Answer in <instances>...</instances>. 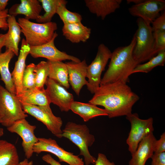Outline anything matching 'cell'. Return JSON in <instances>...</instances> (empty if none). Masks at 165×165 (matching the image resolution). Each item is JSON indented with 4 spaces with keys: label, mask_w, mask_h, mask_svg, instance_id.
<instances>
[{
    "label": "cell",
    "mask_w": 165,
    "mask_h": 165,
    "mask_svg": "<svg viewBox=\"0 0 165 165\" xmlns=\"http://www.w3.org/2000/svg\"><path fill=\"white\" fill-rule=\"evenodd\" d=\"M122 0H85L86 6L90 12L104 20L120 7Z\"/></svg>",
    "instance_id": "19"
},
{
    "label": "cell",
    "mask_w": 165,
    "mask_h": 165,
    "mask_svg": "<svg viewBox=\"0 0 165 165\" xmlns=\"http://www.w3.org/2000/svg\"><path fill=\"white\" fill-rule=\"evenodd\" d=\"M62 32L66 39L72 43H79L85 42L89 38L91 29L79 22L64 24Z\"/></svg>",
    "instance_id": "20"
},
{
    "label": "cell",
    "mask_w": 165,
    "mask_h": 165,
    "mask_svg": "<svg viewBox=\"0 0 165 165\" xmlns=\"http://www.w3.org/2000/svg\"><path fill=\"white\" fill-rule=\"evenodd\" d=\"M165 8V0H147L133 5L128 9V11L132 16L141 18L150 24L160 16V13Z\"/></svg>",
    "instance_id": "13"
},
{
    "label": "cell",
    "mask_w": 165,
    "mask_h": 165,
    "mask_svg": "<svg viewBox=\"0 0 165 165\" xmlns=\"http://www.w3.org/2000/svg\"><path fill=\"white\" fill-rule=\"evenodd\" d=\"M153 34L157 52L165 49V31H156L153 32Z\"/></svg>",
    "instance_id": "32"
},
{
    "label": "cell",
    "mask_w": 165,
    "mask_h": 165,
    "mask_svg": "<svg viewBox=\"0 0 165 165\" xmlns=\"http://www.w3.org/2000/svg\"><path fill=\"white\" fill-rule=\"evenodd\" d=\"M7 128L9 132L16 133L21 138L25 156L28 159L31 158L34 153L33 147L38 141V138L34 134L36 126L30 124L24 119L16 121Z\"/></svg>",
    "instance_id": "11"
},
{
    "label": "cell",
    "mask_w": 165,
    "mask_h": 165,
    "mask_svg": "<svg viewBox=\"0 0 165 165\" xmlns=\"http://www.w3.org/2000/svg\"><path fill=\"white\" fill-rule=\"evenodd\" d=\"M4 134V130L2 128L0 127V138Z\"/></svg>",
    "instance_id": "43"
},
{
    "label": "cell",
    "mask_w": 165,
    "mask_h": 165,
    "mask_svg": "<svg viewBox=\"0 0 165 165\" xmlns=\"http://www.w3.org/2000/svg\"><path fill=\"white\" fill-rule=\"evenodd\" d=\"M139 99L127 83L118 81L100 85L89 102L103 106L111 118L131 114L133 106Z\"/></svg>",
    "instance_id": "1"
},
{
    "label": "cell",
    "mask_w": 165,
    "mask_h": 165,
    "mask_svg": "<svg viewBox=\"0 0 165 165\" xmlns=\"http://www.w3.org/2000/svg\"><path fill=\"white\" fill-rule=\"evenodd\" d=\"M14 55L13 52L8 50L0 53V74L1 80L4 82L6 88L16 95L15 86L9 68V63Z\"/></svg>",
    "instance_id": "24"
},
{
    "label": "cell",
    "mask_w": 165,
    "mask_h": 165,
    "mask_svg": "<svg viewBox=\"0 0 165 165\" xmlns=\"http://www.w3.org/2000/svg\"><path fill=\"white\" fill-rule=\"evenodd\" d=\"M153 31H165V12H163L152 23Z\"/></svg>",
    "instance_id": "33"
},
{
    "label": "cell",
    "mask_w": 165,
    "mask_h": 165,
    "mask_svg": "<svg viewBox=\"0 0 165 165\" xmlns=\"http://www.w3.org/2000/svg\"><path fill=\"white\" fill-rule=\"evenodd\" d=\"M58 35L55 32L52 39L48 42L39 46H30L29 54L34 58L43 57L51 61L69 60L77 62H80L78 58L68 54L57 48L54 44V40Z\"/></svg>",
    "instance_id": "12"
},
{
    "label": "cell",
    "mask_w": 165,
    "mask_h": 165,
    "mask_svg": "<svg viewBox=\"0 0 165 165\" xmlns=\"http://www.w3.org/2000/svg\"><path fill=\"white\" fill-rule=\"evenodd\" d=\"M8 0H0V11L6 9V7L8 4Z\"/></svg>",
    "instance_id": "40"
},
{
    "label": "cell",
    "mask_w": 165,
    "mask_h": 165,
    "mask_svg": "<svg viewBox=\"0 0 165 165\" xmlns=\"http://www.w3.org/2000/svg\"><path fill=\"white\" fill-rule=\"evenodd\" d=\"M156 139L151 133L139 143L136 151L132 154L129 165H145L147 160L154 154V146Z\"/></svg>",
    "instance_id": "17"
},
{
    "label": "cell",
    "mask_w": 165,
    "mask_h": 165,
    "mask_svg": "<svg viewBox=\"0 0 165 165\" xmlns=\"http://www.w3.org/2000/svg\"><path fill=\"white\" fill-rule=\"evenodd\" d=\"M6 38V34L0 33V53H2V47L5 46Z\"/></svg>",
    "instance_id": "39"
},
{
    "label": "cell",
    "mask_w": 165,
    "mask_h": 165,
    "mask_svg": "<svg viewBox=\"0 0 165 165\" xmlns=\"http://www.w3.org/2000/svg\"><path fill=\"white\" fill-rule=\"evenodd\" d=\"M70 110L79 116L85 122L98 116H108L104 109L98 107L97 105L89 103L74 101L71 105Z\"/></svg>",
    "instance_id": "23"
},
{
    "label": "cell",
    "mask_w": 165,
    "mask_h": 165,
    "mask_svg": "<svg viewBox=\"0 0 165 165\" xmlns=\"http://www.w3.org/2000/svg\"><path fill=\"white\" fill-rule=\"evenodd\" d=\"M21 104L39 106H50L51 102L46 89L36 88L24 90L17 97Z\"/></svg>",
    "instance_id": "22"
},
{
    "label": "cell",
    "mask_w": 165,
    "mask_h": 165,
    "mask_svg": "<svg viewBox=\"0 0 165 165\" xmlns=\"http://www.w3.org/2000/svg\"><path fill=\"white\" fill-rule=\"evenodd\" d=\"M62 131L61 138H68L79 148V155L83 156L85 165L94 164L96 159L90 154L88 148L93 145L95 138L94 135L90 133L87 126L69 122Z\"/></svg>",
    "instance_id": "3"
},
{
    "label": "cell",
    "mask_w": 165,
    "mask_h": 165,
    "mask_svg": "<svg viewBox=\"0 0 165 165\" xmlns=\"http://www.w3.org/2000/svg\"><path fill=\"white\" fill-rule=\"evenodd\" d=\"M126 119L131 124V130L126 142L128 150L132 154L136 150L140 142L146 136L153 133L154 130L152 117L143 119L138 114L131 113L126 116Z\"/></svg>",
    "instance_id": "8"
},
{
    "label": "cell",
    "mask_w": 165,
    "mask_h": 165,
    "mask_svg": "<svg viewBox=\"0 0 165 165\" xmlns=\"http://www.w3.org/2000/svg\"><path fill=\"white\" fill-rule=\"evenodd\" d=\"M165 152V133H163L160 138L156 140L154 145V152L161 153Z\"/></svg>",
    "instance_id": "34"
},
{
    "label": "cell",
    "mask_w": 165,
    "mask_h": 165,
    "mask_svg": "<svg viewBox=\"0 0 165 165\" xmlns=\"http://www.w3.org/2000/svg\"><path fill=\"white\" fill-rule=\"evenodd\" d=\"M35 65L32 63L26 67L22 79V85L24 90L35 87V76L34 72Z\"/></svg>",
    "instance_id": "31"
},
{
    "label": "cell",
    "mask_w": 165,
    "mask_h": 165,
    "mask_svg": "<svg viewBox=\"0 0 165 165\" xmlns=\"http://www.w3.org/2000/svg\"><path fill=\"white\" fill-rule=\"evenodd\" d=\"M68 71V81L70 85L77 95L85 85H87L88 65L85 60L80 62L73 61L65 63Z\"/></svg>",
    "instance_id": "15"
},
{
    "label": "cell",
    "mask_w": 165,
    "mask_h": 165,
    "mask_svg": "<svg viewBox=\"0 0 165 165\" xmlns=\"http://www.w3.org/2000/svg\"><path fill=\"white\" fill-rule=\"evenodd\" d=\"M42 9L39 0H21L20 3L13 5L9 9V13L15 17L23 15L28 20H36L40 15Z\"/></svg>",
    "instance_id": "18"
},
{
    "label": "cell",
    "mask_w": 165,
    "mask_h": 165,
    "mask_svg": "<svg viewBox=\"0 0 165 165\" xmlns=\"http://www.w3.org/2000/svg\"><path fill=\"white\" fill-rule=\"evenodd\" d=\"M136 43L135 35L130 44L116 48L112 52L108 68L101 79L100 85L122 81L129 82V77L138 65L133 55Z\"/></svg>",
    "instance_id": "2"
},
{
    "label": "cell",
    "mask_w": 165,
    "mask_h": 165,
    "mask_svg": "<svg viewBox=\"0 0 165 165\" xmlns=\"http://www.w3.org/2000/svg\"><path fill=\"white\" fill-rule=\"evenodd\" d=\"M66 4H63L59 5L56 12L64 24L81 22L82 20L81 15L78 13L68 10L66 8Z\"/></svg>",
    "instance_id": "30"
},
{
    "label": "cell",
    "mask_w": 165,
    "mask_h": 165,
    "mask_svg": "<svg viewBox=\"0 0 165 165\" xmlns=\"http://www.w3.org/2000/svg\"><path fill=\"white\" fill-rule=\"evenodd\" d=\"M28 116L18 97L0 85V124L7 128Z\"/></svg>",
    "instance_id": "6"
},
{
    "label": "cell",
    "mask_w": 165,
    "mask_h": 165,
    "mask_svg": "<svg viewBox=\"0 0 165 165\" xmlns=\"http://www.w3.org/2000/svg\"><path fill=\"white\" fill-rule=\"evenodd\" d=\"M165 63V49L159 51L157 54L147 62L138 65L132 72V74L137 72L147 73L155 67L164 66Z\"/></svg>",
    "instance_id": "28"
},
{
    "label": "cell",
    "mask_w": 165,
    "mask_h": 165,
    "mask_svg": "<svg viewBox=\"0 0 165 165\" xmlns=\"http://www.w3.org/2000/svg\"><path fill=\"white\" fill-rule=\"evenodd\" d=\"M17 22L25 41L30 46H39L48 42L57 29L55 22L37 23L23 17L19 18Z\"/></svg>",
    "instance_id": "5"
},
{
    "label": "cell",
    "mask_w": 165,
    "mask_h": 165,
    "mask_svg": "<svg viewBox=\"0 0 165 165\" xmlns=\"http://www.w3.org/2000/svg\"><path fill=\"white\" fill-rule=\"evenodd\" d=\"M23 109L42 122L47 129L57 138H61L62 133L61 128L63 121L61 118L55 116L50 106H39L21 104Z\"/></svg>",
    "instance_id": "9"
},
{
    "label": "cell",
    "mask_w": 165,
    "mask_h": 165,
    "mask_svg": "<svg viewBox=\"0 0 165 165\" xmlns=\"http://www.w3.org/2000/svg\"><path fill=\"white\" fill-rule=\"evenodd\" d=\"M19 163L15 145L5 140H0V165H18Z\"/></svg>",
    "instance_id": "26"
},
{
    "label": "cell",
    "mask_w": 165,
    "mask_h": 165,
    "mask_svg": "<svg viewBox=\"0 0 165 165\" xmlns=\"http://www.w3.org/2000/svg\"><path fill=\"white\" fill-rule=\"evenodd\" d=\"M151 158V165H165V152L154 153Z\"/></svg>",
    "instance_id": "35"
},
{
    "label": "cell",
    "mask_w": 165,
    "mask_h": 165,
    "mask_svg": "<svg viewBox=\"0 0 165 165\" xmlns=\"http://www.w3.org/2000/svg\"><path fill=\"white\" fill-rule=\"evenodd\" d=\"M45 84L51 103L58 106L62 112H68L74 101L73 96L63 86L48 78Z\"/></svg>",
    "instance_id": "14"
},
{
    "label": "cell",
    "mask_w": 165,
    "mask_h": 165,
    "mask_svg": "<svg viewBox=\"0 0 165 165\" xmlns=\"http://www.w3.org/2000/svg\"><path fill=\"white\" fill-rule=\"evenodd\" d=\"M95 165H115L113 162H110L104 154L99 153Z\"/></svg>",
    "instance_id": "37"
},
{
    "label": "cell",
    "mask_w": 165,
    "mask_h": 165,
    "mask_svg": "<svg viewBox=\"0 0 165 165\" xmlns=\"http://www.w3.org/2000/svg\"><path fill=\"white\" fill-rule=\"evenodd\" d=\"M7 22L8 30L6 33L5 47L6 50L12 51L17 56L19 54L18 46L22 33L21 28L14 16L9 15Z\"/></svg>",
    "instance_id": "21"
},
{
    "label": "cell",
    "mask_w": 165,
    "mask_h": 165,
    "mask_svg": "<svg viewBox=\"0 0 165 165\" xmlns=\"http://www.w3.org/2000/svg\"><path fill=\"white\" fill-rule=\"evenodd\" d=\"M44 9L45 13L40 15L36 20L39 23H45L51 22L52 18L56 13L58 6L63 4H67L65 0H39Z\"/></svg>",
    "instance_id": "27"
},
{
    "label": "cell",
    "mask_w": 165,
    "mask_h": 165,
    "mask_svg": "<svg viewBox=\"0 0 165 165\" xmlns=\"http://www.w3.org/2000/svg\"><path fill=\"white\" fill-rule=\"evenodd\" d=\"M144 1L143 0H127V4L133 3L134 4V5H136L142 3Z\"/></svg>",
    "instance_id": "42"
},
{
    "label": "cell",
    "mask_w": 165,
    "mask_h": 165,
    "mask_svg": "<svg viewBox=\"0 0 165 165\" xmlns=\"http://www.w3.org/2000/svg\"><path fill=\"white\" fill-rule=\"evenodd\" d=\"M9 16L8 9L0 11V29L4 31L8 29L7 19Z\"/></svg>",
    "instance_id": "36"
},
{
    "label": "cell",
    "mask_w": 165,
    "mask_h": 165,
    "mask_svg": "<svg viewBox=\"0 0 165 165\" xmlns=\"http://www.w3.org/2000/svg\"><path fill=\"white\" fill-rule=\"evenodd\" d=\"M42 159L43 161L50 165H61L59 162L55 160L49 154L43 156Z\"/></svg>",
    "instance_id": "38"
},
{
    "label": "cell",
    "mask_w": 165,
    "mask_h": 165,
    "mask_svg": "<svg viewBox=\"0 0 165 165\" xmlns=\"http://www.w3.org/2000/svg\"><path fill=\"white\" fill-rule=\"evenodd\" d=\"M34 153L39 154L42 152H47L57 156L60 162H64L69 165H85L82 159L73 153L67 152L60 146L56 141L51 138H38L35 145Z\"/></svg>",
    "instance_id": "10"
},
{
    "label": "cell",
    "mask_w": 165,
    "mask_h": 165,
    "mask_svg": "<svg viewBox=\"0 0 165 165\" xmlns=\"http://www.w3.org/2000/svg\"><path fill=\"white\" fill-rule=\"evenodd\" d=\"M18 165H33V162L32 161H29L28 159L26 158L20 162Z\"/></svg>",
    "instance_id": "41"
},
{
    "label": "cell",
    "mask_w": 165,
    "mask_h": 165,
    "mask_svg": "<svg viewBox=\"0 0 165 165\" xmlns=\"http://www.w3.org/2000/svg\"><path fill=\"white\" fill-rule=\"evenodd\" d=\"M47 61L49 68L48 78L57 82L66 89H68L70 85L65 63L61 61Z\"/></svg>",
    "instance_id": "25"
},
{
    "label": "cell",
    "mask_w": 165,
    "mask_h": 165,
    "mask_svg": "<svg viewBox=\"0 0 165 165\" xmlns=\"http://www.w3.org/2000/svg\"><path fill=\"white\" fill-rule=\"evenodd\" d=\"M49 64L47 61H41L35 65L34 70L35 74V88L41 89L44 86L49 74Z\"/></svg>",
    "instance_id": "29"
},
{
    "label": "cell",
    "mask_w": 165,
    "mask_h": 165,
    "mask_svg": "<svg viewBox=\"0 0 165 165\" xmlns=\"http://www.w3.org/2000/svg\"><path fill=\"white\" fill-rule=\"evenodd\" d=\"M138 28L134 34L136 43L133 55L138 64L148 61L158 53L150 24L138 18L137 20Z\"/></svg>",
    "instance_id": "4"
},
{
    "label": "cell",
    "mask_w": 165,
    "mask_h": 165,
    "mask_svg": "<svg viewBox=\"0 0 165 165\" xmlns=\"http://www.w3.org/2000/svg\"><path fill=\"white\" fill-rule=\"evenodd\" d=\"M30 46L24 38L21 41L20 49L18 59L16 62L11 75L15 89L16 96L18 97L22 94L24 89L22 85L23 74L26 68V60L29 54Z\"/></svg>",
    "instance_id": "16"
},
{
    "label": "cell",
    "mask_w": 165,
    "mask_h": 165,
    "mask_svg": "<svg viewBox=\"0 0 165 165\" xmlns=\"http://www.w3.org/2000/svg\"><path fill=\"white\" fill-rule=\"evenodd\" d=\"M112 53L111 50L106 46L101 43L98 46L94 59L88 65L87 77L88 80L86 86L87 89L91 93L94 94L99 88L102 73L105 70Z\"/></svg>",
    "instance_id": "7"
}]
</instances>
